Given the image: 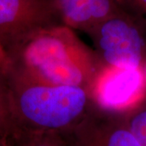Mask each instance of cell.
Segmentation results:
<instances>
[{
	"label": "cell",
	"mask_w": 146,
	"mask_h": 146,
	"mask_svg": "<svg viewBox=\"0 0 146 146\" xmlns=\"http://www.w3.org/2000/svg\"><path fill=\"white\" fill-rule=\"evenodd\" d=\"M75 30L58 25L36 32L7 53L8 65L42 81L87 89L102 67Z\"/></svg>",
	"instance_id": "6da1fadb"
},
{
	"label": "cell",
	"mask_w": 146,
	"mask_h": 146,
	"mask_svg": "<svg viewBox=\"0 0 146 146\" xmlns=\"http://www.w3.org/2000/svg\"><path fill=\"white\" fill-rule=\"evenodd\" d=\"M3 70L17 130L66 133L97 106L84 88L42 81L7 63Z\"/></svg>",
	"instance_id": "7a4b0ae2"
},
{
	"label": "cell",
	"mask_w": 146,
	"mask_h": 146,
	"mask_svg": "<svg viewBox=\"0 0 146 146\" xmlns=\"http://www.w3.org/2000/svg\"><path fill=\"white\" fill-rule=\"evenodd\" d=\"M85 33L102 66L145 67L146 32L123 8Z\"/></svg>",
	"instance_id": "3957f363"
},
{
	"label": "cell",
	"mask_w": 146,
	"mask_h": 146,
	"mask_svg": "<svg viewBox=\"0 0 146 146\" xmlns=\"http://www.w3.org/2000/svg\"><path fill=\"white\" fill-rule=\"evenodd\" d=\"M89 94L100 109L119 114L129 112L145 101V68L102 66L94 78Z\"/></svg>",
	"instance_id": "277c9868"
},
{
	"label": "cell",
	"mask_w": 146,
	"mask_h": 146,
	"mask_svg": "<svg viewBox=\"0 0 146 146\" xmlns=\"http://www.w3.org/2000/svg\"><path fill=\"white\" fill-rule=\"evenodd\" d=\"M63 25L52 0H0V44L7 51L26 37Z\"/></svg>",
	"instance_id": "5b68a950"
},
{
	"label": "cell",
	"mask_w": 146,
	"mask_h": 146,
	"mask_svg": "<svg viewBox=\"0 0 146 146\" xmlns=\"http://www.w3.org/2000/svg\"><path fill=\"white\" fill-rule=\"evenodd\" d=\"M67 133L75 146H142L127 127L122 114L98 106Z\"/></svg>",
	"instance_id": "8992f818"
},
{
	"label": "cell",
	"mask_w": 146,
	"mask_h": 146,
	"mask_svg": "<svg viewBox=\"0 0 146 146\" xmlns=\"http://www.w3.org/2000/svg\"><path fill=\"white\" fill-rule=\"evenodd\" d=\"M63 25L88 32L123 9L119 0H52Z\"/></svg>",
	"instance_id": "52a82bcc"
},
{
	"label": "cell",
	"mask_w": 146,
	"mask_h": 146,
	"mask_svg": "<svg viewBox=\"0 0 146 146\" xmlns=\"http://www.w3.org/2000/svg\"><path fill=\"white\" fill-rule=\"evenodd\" d=\"M8 140L11 146H75L67 132L17 130Z\"/></svg>",
	"instance_id": "ba28073f"
},
{
	"label": "cell",
	"mask_w": 146,
	"mask_h": 146,
	"mask_svg": "<svg viewBox=\"0 0 146 146\" xmlns=\"http://www.w3.org/2000/svg\"><path fill=\"white\" fill-rule=\"evenodd\" d=\"M17 130L12 113L10 94L3 68H0V138L8 139Z\"/></svg>",
	"instance_id": "9c48e42d"
},
{
	"label": "cell",
	"mask_w": 146,
	"mask_h": 146,
	"mask_svg": "<svg viewBox=\"0 0 146 146\" xmlns=\"http://www.w3.org/2000/svg\"><path fill=\"white\" fill-rule=\"evenodd\" d=\"M128 129L142 146H146V104L122 114Z\"/></svg>",
	"instance_id": "30bf717a"
},
{
	"label": "cell",
	"mask_w": 146,
	"mask_h": 146,
	"mask_svg": "<svg viewBox=\"0 0 146 146\" xmlns=\"http://www.w3.org/2000/svg\"><path fill=\"white\" fill-rule=\"evenodd\" d=\"M123 8L134 17L146 32V0H119Z\"/></svg>",
	"instance_id": "8fae6325"
},
{
	"label": "cell",
	"mask_w": 146,
	"mask_h": 146,
	"mask_svg": "<svg viewBox=\"0 0 146 146\" xmlns=\"http://www.w3.org/2000/svg\"><path fill=\"white\" fill-rule=\"evenodd\" d=\"M7 62V53L5 48L0 44V68H3Z\"/></svg>",
	"instance_id": "7c38bea8"
},
{
	"label": "cell",
	"mask_w": 146,
	"mask_h": 146,
	"mask_svg": "<svg viewBox=\"0 0 146 146\" xmlns=\"http://www.w3.org/2000/svg\"><path fill=\"white\" fill-rule=\"evenodd\" d=\"M0 146H11L8 139H0Z\"/></svg>",
	"instance_id": "4fadbf2b"
},
{
	"label": "cell",
	"mask_w": 146,
	"mask_h": 146,
	"mask_svg": "<svg viewBox=\"0 0 146 146\" xmlns=\"http://www.w3.org/2000/svg\"><path fill=\"white\" fill-rule=\"evenodd\" d=\"M144 68H145V75H146V63H145V67H144Z\"/></svg>",
	"instance_id": "5bb4252c"
},
{
	"label": "cell",
	"mask_w": 146,
	"mask_h": 146,
	"mask_svg": "<svg viewBox=\"0 0 146 146\" xmlns=\"http://www.w3.org/2000/svg\"><path fill=\"white\" fill-rule=\"evenodd\" d=\"M0 139H1V138H0Z\"/></svg>",
	"instance_id": "9a60e30c"
}]
</instances>
